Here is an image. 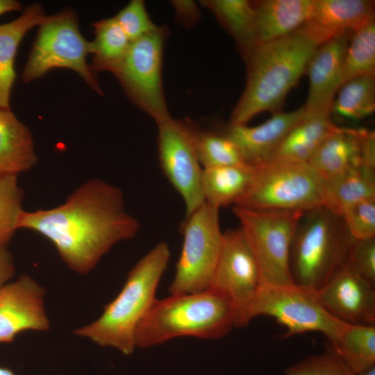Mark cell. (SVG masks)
Wrapping results in <instances>:
<instances>
[{
    "mask_svg": "<svg viewBox=\"0 0 375 375\" xmlns=\"http://www.w3.org/2000/svg\"><path fill=\"white\" fill-rule=\"evenodd\" d=\"M303 107L278 112L256 126L229 124L224 133L238 147L244 162L256 167L266 162L289 131L303 118Z\"/></svg>",
    "mask_w": 375,
    "mask_h": 375,
    "instance_id": "d6986e66",
    "label": "cell"
},
{
    "mask_svg": "<svg viewBox=\"0 0 375 375\" xmlns=\"http://www.w3.org/2000/svg\"><path fill=\"white\" fill-rule=\"evenodd\" d=\"M326 182L360 167L375 170V134L338 126L308 162Z\"/></svg>",
    "mask_w": 375,
    "mask_h": 375,
    "instance_id": "9a60e30c",
    "label": "cell"
},
{
    "mask_svg": "<svg viewBox=\"0 0 375 375\" xmlns=\"http://www.w3.org/2000/svg\"><path fill=\"white\" fill-rule=\"evenodd\" d=\"M358 375H375V366L361 372Z\"/></svg>",
    "mask_w": 375,
    "mask_h": 375,
    "instance_id": "60d3db41",
    "label": "cell"
},
{
    "mask_svg": "<svg viewBox=\"0 0 375 375\" xmlns=\"http://www.w3.org/2000/svg\"><path fill=\"white\" fill-rule=\"evenodd\" d=\"M373 198H375V170L360 167L326 182L324 206L341 215L348 207Z\"/></svg>",
    "mask_w": 375,
    "mask_h": 375,
    "instance_id": "484cf974",
    "label": "cell"
},
{
    "mask_svg": "<svg viewBox=\"0 0 375 375\" xmlns=\"http://www.w3.org/2000/svg\"><path fill=\"white\" fill-rule=\"evenodd\" d=\"M262 285L257 260L241 228L224 231L208 289L222 294L231 302L236 313L235 327L250 322L249 310Z\"/></svg>",
    "mask_w": 375,
    "mask_h": 375,
    "instance_id": "7c38bea8",
    "label": "cell"
},
{
    "mask_svg": "<svg viewBox=\"0 0 375 375\" xmlns=\"http://www.w3.org/2000/svg\"><path fill=\"white\" fill-rule=\"evenodd\" d=\"M222 27L233 38L244 56L256 45L253 1L248 0H203Z\"/></svg>",
    "mask_w": 375,
    "mask_h": 375,
    "instance_id": "d4e9b609",
    "label": "cell"
},
{
    "mask_svg": "<svg viewBox=\"0 0 375 375\" xmlns=\"http://www.w3.org/2000/svg\"><path fill=\"white\" fill-rule=\"evenodd\" d=\"M260 315L272 317L283 325L285 337L315 331L331 343L349 324L328 312L315 293L295 285H262L249 312L250 321Z\"/></svg>",
    "mask_w": 375,
    "mask_h": 375,
    "instance_id": "8fae6325",
    "label": "cell"
},
{
    "mask_svg": "<svg viewBox=\"0 0 375 375\" xmlns=\"http://www.w3.org/2000/svg\"><path fill=\"white\" fill-rule=\"evenodd\" d=\"M235 323L233 304L215 290L170 294L153 303L138 326L135 345L146 349L185 336L218 339Z\"/></svg>",
    "mask_w": 375,
    "mask_h": 375,
    "instance_id": "277c9868",
    "label": "cell"
},
{
    "mask_svg": "<svg viewBox=\"0 0 375 375\" xmlns=\"http://www.w3.org/2000/svg\"><path fill=\"white\" fill-rule=\"evenodd\" d=\"M78 19L71 8L46 16L39 25L24 67V82L41 78L55 68H67L76 72L96 92L103 94L95 74L87 62L91 53L90 42L81 33Z\"/></svg>",
    "mask_w": 375,
    "mask_h": 375,
    "instance_id": "52a82bcc",
    "label": "cell"
},
{
    "mask_svg": "<svg viewBox=\"0 0 375 375\" xmlns=\"http://www.w3.org/2000/svg\"><path fill=\"white\" fill-rule=\"evenodd\" d=\"M37 161L30 130L10 109H0V177L28 172Z\"/></svg>",
    "mask_w": 375,
    "mask_h": 375,
    "instance_id": "7402d4cb",
    "label": "cell"
},
{
    "mask_svg": "<svg viewBox=\"0 0 375 375\" xmlns=\"http://www.w3.org/2000/svg\"><path fill=\"white\" fill-rule=\"evenodd\" d=\"M337 94L331 112L354 120L366 117L375 110V76L351 78L342 84Z\"/></svg>",
    "mask_w": 375,
    "mask_h": 375,
    "instance_id": "f546056e",
    "label": "cell"
},
{
    "mask_svg": "<svg viewBox=\"0 0 375 375\" xmlns=\"http://www.w3.org/2000/svg\"><path fill=\"white\" fill-rule=\"evenodd\" d=\"M322 306L340 320L352 324H375L374 284L347 261L315 293Z\"/></svg>",
    "mask_w": 375,
    "mask_h": 375,
    "instance_id": "2e32d148",
    "label": "cell"
},
{
    "mask_svg": "<svg viewBox=\"0 0 375 375\" xmlns=\"http://www.w3.org/2000/svg\"><path fill=\"white\" fill-rule=\"evenodd\" d=\"M312 0L253 1L256 45L285 37L306 20Z\"/></svg>",
    "mask_w": 375,
    "mask_h": 375,
    "instance_id": "ffe728a7",
    "label": "cell"
},
{
    "mask_svg": "<svg viewBox=\"0 0 375 375\" xmlns=\"http://www.w3.org/2000/svg\"><path fill=\"white\" fill-rule=\"evenodd\" d=\"M169 258L167 242L156 244L132 267L122 290L105 306L101 315L75 329L74 334L125 355L133 353L136 330L156 299V292Z\"/></svg>",
    "mask_w": 375,
    "mask_h": 375,
    "instance_id": "3957f363",
    "label": "cell"
},
{
    "mask_svg": "<svg viewBox=\"0 0 375 375\" xmlns=\"http://www.w3.org/2000/svg\"><path fill=\"white\" fill-rule=\"evenodd\" d=\"M157 126L160 167L183 199L188 217L205 202L201 187L203 167L186 119L171 117Z\"/></svg>",
    "mask_w": 375,
    "mask_h": 375,
    "instance_id": "4fadbf2b",
    "label": "cell"
},
{
    "mask_svg": "<svg viewBox=\"0 0 375 375\" xmlns=\"http://www.w3.org/2000/svg\"><path fill=\"white\" fill-rule=\"evenodd\" d=\"M325 187L308 162L267 161L253 167L250 185L235 206L306 212L324 205Z\"/></svg>",
    "mask_w": 375,
    "mask_h": 375,
    "instance_id": "8992f818",
    "label": "cell"
},
{
    "mask_svg": "<svg viewBox=\"0 0 375 375\" xmlns=\"http://www.w3.org/2000/svg\"><path fill=\"white\" fill-rule=\"evenodd\" d=\"M356 239L344 220L324 206L302 215L292 244L290 268L298 287L318 292L347 260Z\"/></svg>",
    "mask_w": 375,
    "mask_h": 375,
    "instance_id": "5b68a950",
    "label": "cell"
},
{
    "mask_svg": "<svg viewBox=\"0 0 375 375\" xmlns=\"http://www.w3.org/2000/svg\"><path fill=\"white\" fill-rule=\"evenodd\" d=\"M0 375H15V373L7 367L0 366Z\"/></svg>",
    "mask_w": 375,
    "mask_h": 375,
    "instance_id": "ab89813d",
    "label": "cell"
},
{
    "mask_svg": "<svg viewBox=\"0 0 375 375\" xmlns=\"http://www.w3.org/2000/svg\"><path fill=\"white\" fill-rule=\"evenodd\" d=\"M18 176L0 177V245L8 246L19 228L24 191L18 183Z\"/></svg>",
    "mask_w": 375,
    "mask_h": 375,
    "instance_id": "1f68e13d",
    "label": "cell"
},
{
    "mask_svg": "<svg viewBox=\"0 0 375 375\" xmlns=\"http://www.w3.org/2000/svg\"><path fill=\"white\" fill-rule=\"evenodd\" d=\"M15 274L12 255L8 246L0 245V287L11 281Z\"/></svg>",
    "mask_w": 375,
    "mask_h": 375,
    "instance_id": "74e56055",
    "label": "cell"
},
{
    "mask_svg": "<svg viewBox=\"0 0 375 375\" xmlns=\"http://www.w3.org/2000/svg\"><path fill=\"white\" fill-rule=\"evenodd\" d=\"M374 18V1L312 0L309 15L297 31L319 46L347 31H354Z\"/></svg>",
    "mask_w": 375,
    "mask_h": 375,
    "instance_id": "ac0fdd59",
    "label": "cell"
},
{
    "mask_svg": "<svg viewBox=\"0 0 375 375\" xmlns=\"http://www.w3.org/2000/svg\"><path fill=\"white\" fill-rule=\"evenodd\" d=\"M186 120L203 168L246 165L238 147L224 132L201 130Z\"/></svg>",
    "mask_w": 375,
    "mask_h": 375,
    "instance_id": "f1b7e54d",
    "label": "cell"
},
{
    "mask_svg": "<svg viewBox=\"0 0 375 375\" xmlns=\"http://www.w3.org/2000/svg\"><path fill=\"white\" fill-rule=\"evenodd\" d=\"M181 231L183 245L169 288L170 294L200 292L208 288L222 242L219 208L204 202L185 217Z\"/></svg>",
    "mask_w": 375,
    "mask_h": 375,
    "instance_id": "30bf717a",
    "label": "cell"
},
{
    "mask_svg": "<svg viewBox=\"0 0 375 375\" xmlns=\"http://www.w3.org/2000/svg\"><path fill=\"white\" fill-rule=\"evenodd\" d=\"M94 38L90 42L92 62L90 68L97 72L115 69L124 57L131 40L115 17L102 19L92 24Z\"/></svg>",
    "mask_w": 375,
    "mask_h": 375,
    "instance_id": "4316f807",
    "label": "cell"
},
{
    "mask_svg": "<svg viewBox=\"0 0 375 375\" xmlns=\"http://www.w3.org/2000/svg\"><path fill=\"white\" fill-rule=\"evenodd\" d=\"M353 31L343 33L318 46L310 57L306 72L309 78L306 115L331 113L335 97L344 83L345 51Z\"/></svg>",
    "mask_w": 375,
    "mask_h": 375,
    "instance_id": "e0dca14e",
    "label": "cell"
},
{
    "mask_svg": "<svg viewBox=\"0 0 375 375\" xmlns=\"http://www.w3.org/2000/svg\"><path fill=\"white\" fill-rule=\"evenodd\" d=\"M253 167L242 165L203 168L201 187L205 202L217 208L236 204L251 182Z\"/></svg>",
    "mask_w": 375,
    "mask_h": 375,
    "instance_id": "cb8c5ba5",
    "label": "cell"
},
{
    "mask_svg": "<svg viewBox=\"0 0 375 375\" xmlns=\"http://www.w3.org/2000/svg\"><path fill=\"white\" fill-rule=\"evenodd\" d=\"M331 114H304L267 161L308 162L323 141L338 127Z\"/></svg>",
    "mask_w": 375,
    "mask_h": 375,
    "instance_id": "603a6c76",
    "label": "cell"
},
{
    "mask_svg": "<svg viewBox=\"0 0 375 375\" xmlns=\"http://www.w3.org/2000/svg\"><path fill=\"white\" fill-rule=\"evenodd\" d=\"M317 47L295 31L257 44L242 56L247 64V83L229 124H247L265 111L280 112L287 94L306 73Z\"/></svg>",
    "mask_w": 375,
    "mask_h": 375,
    "instance_id": "7a4b0ae2",
    "label": "cell"
},
{
    "mask_svg": "<svg viewBox=\"0 0 375 375\" xmlns=\"http://www.w3.org/2000/svg\"><path fill=\"white\" fill-rule=\"evenodd\" d=\"M332 350L357 375L375 366V326L348 324Z\"/></svg>",
    "mask_w": 375,
    "mask_h": 375,
    "instance_id": "83f0119b",
    "label": "cell"
},
{
    "mask_svg": "<svg viewBox=\"0 0 375 375\" xmlns=\"http://www.w3.org/2000/svg\"><path fill=\"white\" fill-rule=\"evenodd\" d=\"M341 216L349 232L356 240L375 238V198L348 207Z\"/></svg>",
    "mask_w": 375,
    "mask_h": 375,
    "instance_id": "e575fe53",
    "label": "cell"
},
{
    "mask_svg": "<svg viewBox=\"0 0 375 375\" xmlns=\"http://www.w3.org/2000/svg\"><path fill=\"white\" fill-rule=\"evenodd\" d=\"M344 83L351 78L375 76V19L352 32L344 59Z\"/></svg>",
    "mask_w": 375,
    "mask_h": 375,
    "instance_id": "4dcf8cb0",
    "label": "cell"
},
{
    "mask_svg": "<svg viewBox=\"0 0 375 375\" xmlns=\"http://www.w3.org/2000/svg\"><path fill=\"white\" fill-rule=\"evenodd\" d=\"M285 375H357L331 349L288 367Z\"/></svg>",
    "mask_w": 375,
    "mask_h": 375,
    "instance_id": "d6a6232c",
    "label": "cell"
},
{
    "mask_svg": "<svg viewBox=\"0 0 375 375\" xmlns=\"http://www.w3.org/2000/svg\"><path fill=\"white\" fill-rule=\"evenodd\" d=\"M45 294V289L27 274L0 287V344L14 341L24 331L50 328Z\"/></svg>",
    "mask_w": 375,
    "mask_h": 375,
    "instance_id": "5bb4252c",
    "label": "cell"
},
{
    "mask_svg": "<svg viewBox=\"0 0 375 375\" xmlns=\"http://www.w3.org/2000/svg\"><path fill=\"white\" fill-rule=\"evenodd\" d=\"M177 22L186 28H192L200 18L201 12L197 4L191 0H174L171 1Z\"/></svg>",
    "mask_w": 375,
    "mask_h": 375,
    "instance_id": "8d00e7d4",
    "label": "cell"
},
{
    "mask_svg": "<svg viewBox=\"0 0 375 375\" xmlns=\"http://www.w3.org/2000/svg\"><path fill=\"white\" fill-rule=\"evenodd\" d=\"M167 26L132 41L112 72L128 98L157 124L172 117L164 94L162 67Z\"/></svg>",
    "mask_w": 375,
    "mask_h": 375,
    "instance_id": "9c48e42d",
    "label": "cell"
},
{
    "mask_svg": "<svg viewBox=\"0 0 375 375\" xmlns=\"http://www.w3.org/2000/svg\"><path fill=\"white\" fill-rule=\"evenodd\" d=\"M238 218L257 260L262 285H294L290 257L300 210H253L234 206Z\"/></svg>",
    "mask_w": 375,
    "mask_h": 375,
    "instance_id": "ba28073f",
    "label": "cell"
},
{
    "mask_svg": "<svg viewBox=\"0 0 375 375\" xmlns=\"http://www.w3.org/2000/svg\"><path fill=\"white\" fill-rule=\"evenodd\" d=\"M22 5L15 0H0V16L11 11L21 10Z\"/></svg>",
    "mask_w": 375,
    "mask_h": 375,
    "instance_id": "f35d334b",
    "label": "cell"
},
{
    "mask_svg": "<svg viewBox=\"0 0 375 375\" xmlns=\"http://www.w3.org/2000/svg\"><path fill=\"white\" fill-rule=\"evenodd\" d=\"M19 228L46 238L69 269L86 274L114 245L135 238L140 224L126 212L122 191L94 178L56 207L24 210Z\"/></svg>",
    "mask_w": 375,
    "mask_h": 375,
    "instance_id": "6da1fadb",
    "label": "cell"
},
{
    "mask_svg": "<svg viewBox=\"0 0 375 375\" xmlns=\"http://www.w3.org/2000/svg\"><path fill=\"white\" fill-rule=\"evenodd\" d=\"M39 3L28 5L22 15L0 24V109H10V93L15 81V61L18 47L25 35L45 19Z\"/></svg>",
    "mask_w": 375,
    "mask_h": 375,
    "instance_id": "44dd1931",
    "label": "cell"
},
{
    "mask_svg": "<svg viewBox=\"0 0 375 375\" xmlns=\"http://www.w3.org/2000/svg\"><path fill=\"white\" fill-rule=\"evenodd\" d=\"M115 17L131 42L152 33L159 26L150 18L142 0L131 1Z\"/></svg>",
    "mask_w": 375,
    "mask_h": 375,
    "instance_id": "836d02e7",
    "label": "cell"
},
{
    "mask_svg": "<svg viewBox=\"0 0 375 375\" xmlns=\"http://www.w3.org/2000/svg\"><path fill=\"white\" fill-rule=\"evenodd\" d=\"M347 262L365 278L375 283V238L356 240Z\"/></svg>",
    "mask_w": 375,
    "mask_h": 375,
    "instance_id": "d590c367",
    "label": "cell"
}]
</instances>
